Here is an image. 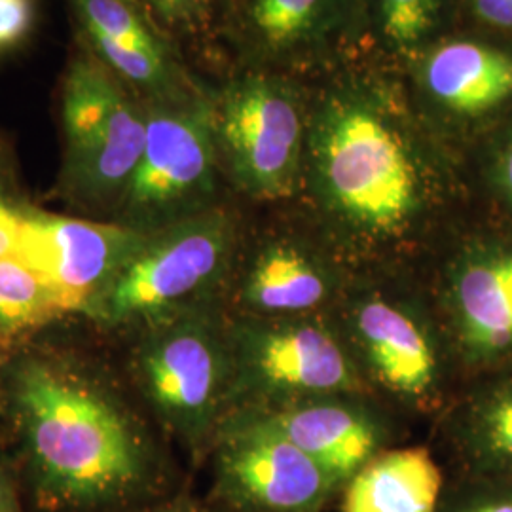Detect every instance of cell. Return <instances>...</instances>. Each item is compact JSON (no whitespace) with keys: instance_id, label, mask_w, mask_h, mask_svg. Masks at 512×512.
Segmentation results:
<instances>
[{"instance_id":"obj_10","label":"cell","mask_w":512,"mask_h":512,"mask_svg":"<svg viewBox=\"0 0 512 512\" xmlns=\"http://www.w3.org/2000/svg\"><path fill=\"white\" fill-rule=\"evenodd\" d=\"M433 306L454 365L480 378L512 372V236L459 239L440 264Z\"/></svg>"},{"instance_id":"obj_6","label":"cell","mask_w":512,"mask_h":512,"mask_svg":"<svg viewBox=\"0 0 512 512\" xmlns=\"http://www.w3.org/2000/svg\"><path fill=\"white\" fill-rule=\"evenodd\" d=\"M61 131L59 196L112 219L145 147L147 107L92 52L74 55L61 84Z\"/></svg>"},{"instance_id":"obj_8","label":"cell","mask_w":512,"mask_h":512,"mask_svg":"<svg viewBox=\"0 0 512 512\" xmlns=\"http://www.w3.org/2000/svg\"><path fill=\"white\" fill-rule=\"evenodd\" d=\"M222 173L262 203L300 194L310 101L285 74L256 73L230 82L211 103Z\"/></svg>"},{"instance_id":"obj_29","label":"cell","mask_w":512,"mask_h":512,"mask_svg":"<svg viewBox=\"0 0 512 512\" xmlns=\"http://www.w3.org/2000/svg\"><path fill=\"white\" fill-rule=\"evenodd\" d=\"M133 512H203L200 505L190 497L188 492H179V494L167 495L164 499L150 503L143 509H137Z\"/></svg>"},{"instance_id":"obj_27","label":"cell","mask_w":512,"mask_h":512,"mask_svg":"<svg viewBox=\"0 0 512 512\" xmlns=\"http://www.w3.org/2000/svg\"><path fill=\"white\" fill-rule=\"evenodd\" d=\"M0 512H27L18 476L6 456H0Z\"/></svg>"},{"instance_id":"obj_31","label":"cell","mask_w":512,"mask_h":512,"mask_svg":"<svg viewBox=\"0 0 512 512\" xmlns=\"http://www.w3.org/2000/svg\"><path fill=\"white\" fill-rule=\"evenodd\" d=\"M2 158H4V150H2V145H0V181H2Z\"/></svg>"},{"instance_id":"obj_21","label":"cell","mask_w":512,"mask_h":512,"mask_svg":"<svg viewBox=\"0 0 512 512\" xmlns=\"http://www.w3.org/2000/svg\"><path fill=\"white\" fill-rule=\"evenodd\" d=\"M84 35L109 40L116 46L171 59L164 40L148 23L135 0H73Z\"/></svg>"},{"instance_id":"obj_15","label":"cell","mask_w":512,"mask_h":512,"mask_svg":"<svg viewBox=\"0 0 512 512\" xmlns=\"http://www.w3.org/2000/svg\"><path fill=\"white\" fill-rule=\"evenodd\" d=\"M412 101L433 128L471 126L512 101V55L473 38H439L410 59Z\"/></svg>"},{"instance_id":"obj_26","label":"cell","mask_w":512,"mask_h":512,"mask_svg":"<svg viewBox=\"0 0 512 512\" xmlns=\"http://www.w3.org/2000/svg\"><path fill=\"white\" fill-rule=\"evenodd\" d=\"M486 177L499 202L512 213V124L497 137L492 147Z\"/></svg>"},{"instance_id":"obj_17","label":"cell","mask_w":512,"mask_h":512,"mask_svg":"<svg viewBox=\"0 0 512 512\" xmlns=\"http://www.w3.org/2000/svg\"><path fill=\"white\" fill-rule=\"evenodd\" d=\"M444 427L469 475L512 478V372L467 391L448 408Z\"/></svg>"},{"instance_id":"obj_11","label":"cell","mask_w":512,"mask_h":512,"mask_svg":"<svg viewBox=\"0 0 512 512\" xmlns=\"http://www.w3.org/2000/svg\"><path fill=\"white\" fill-rule=\"evenodd\" d=\"M215 494L236 512H319L336 490L329 473L255 410H236L211 446Z\"/></svg>"},{"instance_id":"obj_25","label":"cell","mask_w":512,"mask_h":512,"mask_svg":"<svg viewBox=\"0 0 512 512\" xmlns=\"http://www.w3.org/2000/svg\"><path fill=\"white\" fill-rule=\"evenodd\" d=\"M31 207L10 196L0 181V260L18 258Z\"/></svg>"},{"instance_id":"obj_16","label":"cell","mask_w":512,"mask_h":512,"mask_svg":"<svg viewBox=\"0 0 512 512\" xmlns=\"http://www.w3.org/2000/svg\"><path fill=\"white\" fill-rule=\"evenodd\" d=\"M372 395H323L255 410L317 461L338 488L387 448L389 423Z\"/></svg>"},{"instance_id":"obj_13","label":"cell","mask_w":512,"mask_h":512,"mask_svg":"<svg viewBox=\"0 0 512 512\" xmlns=\"http://www.w3.org/2000/svg\"><path fill=\"white\" fill-rule=\"evenodd\" d=\"M353 275L319 236L270 232L239 253L234 304L239 315L253 317L327 313Z\"/></svg>"},{"instance_id":"obj_22","label":"cell","mask_w":512,"mask_h":512,"mask_svg":"<svg viewBox=\"0 0 512 512\" xmlns=\"http://www.w3.org/2000/svg\"><path fill=\"white\" fill-rule=\"evenodd\" d=\"M439 512H512V478L471 475Z\"/></svg>"},{"instance_id":"obj_12","label":"cell","mask_w":512,"mask_h":512,"mask_svg":"<svg viewBox=\"0 0 512 512\" xmlns=\"http://www.w3.org/2000/svg\"><path fill=\"white\" fill-rule=\"evenodd\" d=\"M232 29L256 71L323 67L366 29L363 0H230Z\"/></svg>"},{"instance_id":"obj_4","label":"cell","mask_w":512,"mask_h":512,"mask_svg":"<svg viewBox=\"0 0 512 512\" xmlns=\"http://www.w3.org/2000/svg\"><path fill=\"white\" fill-rule=\"evenodd\" d=\"M329 315L372 395L425 416L444 408L456 365L433 300L387 274H355Z\"/></svg>"},{"instance_id":"obj_1","label":"cell","mask_w":512,"mask_h":512,"mask_svg":"<svg viewBox=\"0 0 512 512\" xmlns=\"http://www.w3.org/2000/svg\"><path fill=\"white\" fill-rule=\"evenodd\" d=\"M300 194L344 264L385 274L437 234L452 173L412 95L380 74L346 73L310 101Z\"/></svg>"},{"instance_id":"obj_19","label":"cell","mask_w":512,"mask_h":512,"mask_svg":"<svg viewBox=\"0 0 512 512\" xmlns=\"http://www.w3.org/2000/svg\"><path fill=\"white\" fill-rule=\"evenodd\" d=\"M69 313L44 275L18 258L0 260V359L8 361L38 332Z\"/></svg>"},{"instance_id":"obj_2","label":"cell","mask_w":512,"mask_h":512,"mask_svg":"<svg viewBox=\"0 0 512 512\" xmlns=\"http://www.w3.org/2000/svg\"><path fill=\"white\" fill-rule=\"evenodd\" d=\"M4 399L25 511L133 512L167 497L147 425L90 361L19 349L4 363Z\"/></svg>"},{"instance_id":"obj_7","label":"cell","mask_w":512,"mask_h":512,"mask_svg":"<svg viewBox=\"0 0 512 512\" xmlns=\"http://www.w3.org/2000/svg\"><path fill=\"white\" fill-rule=\"evenodd\" d=\"M230 340L232 412L323 395H372L329 311L298 317L236 313L230 315Z\"/></svg>"},{"instance_id":"obj_9","label":"cell","mask_w":512,"mask_h":512,"mask_svg":"<svg viewBox=\"0 0 512 512\" xmlns=\"http://www.w3.org/2000/svg\"><path fill=\"white\" fill-rule=\"evenodd\" d=\"M145 107V147L110 220L148 234L219 205L222 167L211 103L190 95Z\"/></svg>"},{"instance_id":"obj_28","label":"cell","mask_w":512,"mask_h":512,"mask_svg":"<svg viewBox=\"0 0 512 512\" xmlns=\"http://www.w3.org/2000/svg\"><path fill=\"white\" fill-rule=\"evenodd\" d=\"M473 12L490 27L512 31V0H473Z\"/></svg>"},{"instance_id":"obj_3","label":"cell","mask_w":512,"mask_h":512,"mask_svg":"<svg viewBox=\"0 0 512 512\" xmlns=\"http://www.w3.org/2000/svg\"><path fill=\"white\" fill-rule=\"evenodd\" d=\"M129 370L154 418L203 458L232 412L230 315L219 300L173 311L135 330Z\"/></svg>"},{"instance_id":"obj_20","label":"cell","mask_w":512,"mask_h":512,"mask_svg":"<svg viewBox=\"0 0 512 512\" xmlns=\"http://www.w3.org/2000/svg\"><path fill=\"white\" fill-rule=\"evenodd\" d=\"M366 31L382 50L412 59L437 42L448 21L450 0H363Z\"/></svg>"},{"instance_id":"obj_18","label":"cell","mask_w":512,"mask_h":512,"mask_svg":"<svg viewBox=\"0 0 512 512\" xmlns=\"http://www.w3.org/2000/svg\"><path fill=\"white\" fill-rule=\"evenodd\" d=\"M442 484L427 448H385L344 486L342 512H439Z\"/></svg>"},{"instance_id":"obj_14","label":"cell","mask_w":512,"mask_h":512,"mask_svg":"<svg viewBox=\"0 0 512 512\" xmlns=\"http://www.w3.org/2000/svg\"><path fill=\"white\" fill-rule=\"evenodd\" d=\"M145 238V232L114 220L63 217L31 207L18 260L44 275L71 313H88Z\"/></svg>"},{"instance_id":"obj_5","label":"cell","mask_w":512,"mask_h":512,"mask_svg":"<svg viewBox=\"0 0 512 512\" xmlns=\"http://www.w3.org/2000/svg\"><path fill=\"white\" fill-rule=\"evenodd\" d=\"M239 253L238 220L222 205L167 224L148 232L86 315L101 329L137 330L217 300L232 281Z\"/></svg>"},{"instance_id":"obj_24","label":"cell","mask_w":512,"mask_h":512,"mask_svg":"<svg viewBox=\"0 0 512 512\" xmlns=\"http://www.w3.org/2000/svg\"><path fill=\"white\" fill-rule=\"evenodd\" d=\"M35 19V0H0V55L25 42L35 27Z\"/></svg>"},{"instance_id":"obj_23","label":"cell","mask_w":512,"mask_h":512,"mask_svg":"<svg viewBox=\"0 0 512 512\" xmlns=\"http://www.w3.org/2000/svg\"><path fill=\"white\" fill-rule=\"evenodd\" d=\"M143 10L173 29L194 31L213 12L215 0H135Z\"/></svg>"},{"instance_id":"obj_30","label":"cell","mask_w":512,"mask_h":512,"mask_svg":"<svg viewBox=\"0 0 512 512\" xmlns=\"http://www.w3.org/2000/svg\"><path fill=\"white\" fill-rule=\"evenodd\" d=\"M4 359H0V418H4V406H6V399H4Z\"/></svg>"}]
</instances>
